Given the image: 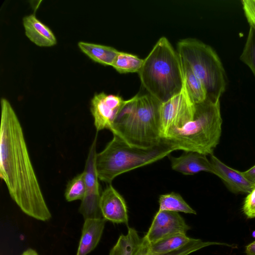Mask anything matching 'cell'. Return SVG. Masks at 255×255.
<instances>
[{
    "label": "cell",
    "mask_w": 255,
    "mask_h": 255,
    "mask_svg": "<svg viewBox=\"0 0 255 255\" xmlns=\"http://www.w3.org/2000/svg\"><path fill=\"white\" fill-rule=\"evenodd\" d=\"M0 176L11 199L26 215L51 218L30 158L23 129L10 102L0 100Z\"/></svg>",
    "instance_id": "6da1fadb"
},
{
    "label": "cell",
    "mask_w": 255,
    "mask_h": 255,
    "mask_svg": "<svg viewBox=\"0 0 255 255\" xmlns=\"http://www.w3.org/2000/svg\"><path fill=\"white\" fill-rule=\"evenodd\" d=\"M161 103L149 94L125 100L110 130L132 147L149 149L156 146L162 140Z\"/></svg>",
    "instance_id": "7a4b0ae2"
},
{
    "label": "cell",
    "mask_w": 255,
    "mask_h": 255,
    "mask_svg": "<svg viewBox=\"0 0 255 255\" xmlns=\"http://www.w3.org/2000/svg\"><path fill=\"white\" fill-rule=\"evenodd\" d=\"M138 74L148 94L161 103L179 93L184 84L180 56L165 36L157 40L143 59Z\"/></svg>",
    "instance_id": "3957f363"
},
{
    "label": "cell",
    "mask_w": 255,
    "mask_h": 255,
    "mask_svg": "<svg viewBox=\"0 0 255 255\" xmlns=\"http://www.w3.org/2000/svg\"><path fill=\"white\" fill-rule=\"evenodd\" d=\"M220 102L209 100L195 104L193 120L169 132L165 139L177 150L213 154L222 133Z\"/></svg>",
    "instance_id": "277c9868"
},
{
    "label": "cell",
    "mask_w": 255,
    "mask_h": 255,
    "mask_svg": "<svg viewBox=\"0 0 255 255\" xmlns=\"http://www.w3.org/2000/svg\"><path fill=\"white\" fill-rule=\"evenodd\" d=\"M175 150L165 139L151 148L142 149L130 146L113 135L105 148L96 153L95 168L99 179L110 184L119 175L157 161Z\"/></svg>",
    "instance_id": "5b68a950"
},
{
    "label": "cell",
    "mask_w": 255,
    "mask_h": 255,
    "mask_svg": "<svg viewBox=\"0 0 255 255\" xmlns=\"http://www.w3.org/2000/svg\"><path fill=\"white\" fill-rule=\"evenodd\" d=\"M177 51L203 84L207 99L220 101L226 90L227 76L216 51L210 45L192 38L178 41Z\"/></svg>",
    "instance_id": "8992f818"
},
{
    "label": "cell",
    "mask_w": 255,
    "mask_h": 255,
    "mask_svg": "<svg viewBox=\"0 0 255 255\" xmlns=\"http://www.w3.org/2000/svg\"><path fill=\"white\" fill-rule=\"evenodd\" d=\"M195 104L190 99L184 84L181 91L161 103L159 108L160 132L162 139L171 131L182 128L191 121Z\"/></svg>",
    "instance_id": "52a82bcc"
},
{
    "label": "cell",
    "mask_w": 255,
    "mask_h": 255,
    "mask_svg": "<svg viewBox=\"0 0 255 255\" xmlns=\"http://www.w3.org/2000/svg\"><path fill=\"white\" fill-rule=\"evenodd\" d=\"M216 245L232 247L227 244L204 242L179 234L148 244L141 243L137 255H188L203 248Z\"/></svg>",
    "instance_id": "ba28073f"
},
{
    "label": "cell",
    "mask_w": 255,
    "mask_h": 255,
    "mask_svg": "<svg viewBox=\"0 0 255 255\" xmlns=\"http://www.w3.org/2000/svg\"><path fill=\"white\" fill-rule=\"evenodd\" d=\"M97 134L91 145L83 171L85 181V194L81 201L79 211L84 219L103 218L100 209L99 179L96 172L95 159Z\"/></svg>",
    "instance_id": "9c48e42d"
},
{
    "label": "cell",
    "mask_w": 255,
    "mask_h": 255,
    "mask_svg": "<svg viewBox=\"0 0 255 255\" xmlns=\"http://www.w3.org/2000/svg\"><path fill=\"white\" fill-rule=\"evenodd\" d=\"M190 229L178 212L158 210L148 231L142 238V244L154 243L176 235H186Z\"/></svg>",
    "instance_id": "30bf717a"
},
{
    "label": "cell",
    "mask_w": 255,
    "mask_h": 255,
    "mask_svg": "<svg viewBox=\"0 0 255 255\" xmlns=\"http://www.w3.org/2000/svg\"><path fill=\"white\" fill-rule=\"evenodd\" d=\"M125 100L117 95L95 93L91 101V112L97 131L110 130Z\"/></svg>",
    "instance_id": "8fae6325"
},
{
    "label": "cell",
    "mask_w": 255,
    "mask_h": 255,
    "mask_svg": "<svg viewBox=\"0 0 255 255\" xmlns=\"http://www.w3.org/2000/svg\"><path fill=\"white\" fill-rule=\"evenodd\" d=\"M102 217L115 224H124L128 226V208L123 196L111 184L102 192L100 200Z\"/></svg>",
    "instance_id": "7c38bea8"
},
{
    "label": "cell",
    "mask_w": 255,
    "mask_h": 255,
    "mask_svg": "<svg viewBox=\"0 0 255 255\" xmlns=\"http://www.w3.org/2000/svg\"><path fill=\"white\" fill-rule=\"evenodd\" d=\"M210 161L215 170V175L220 178L231 191L235 193H249L255 186L243 172L234 169L222 162L214 154H211Z\"/></svg>",
    "instance_id": "4fadbf2b"
},
{
    "label": "cell",
    "mask_w": 255,
    "mask_h": 255,
    "mask_svg": "<svg viewBox=\"0 0 255 255\" xmlns=\"http://www.w3.org/2000/svg\"><path fill=\"white\" fill-rule=\"evenodd\" d=\"M206 156L192 151H184L178 157L168 155L172 169L183 174L193 175L201 171L215 174L214 167Z\"/></svg>",
    "instance_id": "5bb4252c"
},
{
    "label": "cell",
    "mask_w": 255,
    "mask_h": 255,
    "mask_svg": "<svg viewBox=\"0 0 255 255\" xmlns=\"http://www.w3.org/2000/svg\"><path fill=\"white\" fill-rule=\"evenodd\" d=\"M22 22L26 36L36 45L50 47L56 44V38L53 31L34 13L24 16Z\"/></svg>",
    "instance_id": "9a60e30c"
},
{
    "label": "cell",
    "mask_w": 255,
    "mask_h": 255,
    "mask_svg": "<svg viewBox=\"0 0 255 255\" xmlns=\"http://www.w3.org/2000/svg\"><path fill=\"white\" fill-rule=\"evenodd\" d=\"M106 221L103 218L84 220L76 255H87L96 248L102 237Z\"/></svg>",
    "instance_id": "2e32d148"
},
{
    "label": "cell",
    "mask_w": 255,
    "mask_h": 255,
    "mask_svg": "<svg viewBox=\"0 0 255 255\" xmlns=\"http://www.w3.org/2000/svg\"><path fill=\"white\" fill-rule=\"evenodd\" d=\"M78 45L90 59L104 65L112 66L119 52L111 46L84 41L79 42Z\"/></svg>",
    "instance_id": "e0dca14e"
},
{
    "label": "cell",
    "mask_w": 255,
    "mask_h": 255,
    "mask_svg": "<svg viewBox=\"0 0 255 255\" xmlns=\"http://www.w3.org/2000/svg\"><path fill=\"white\" fill-rule=\"evenodd\" d=\"M142 238L137 231L128 227L127 234L121 235L109 255H137L141 248Z\"/></svg>",
    "instance_id": "ac0fdd59"
},
{
    "label": "cell",
    "mask_w": 255,
    "mask_h": 255,
    "mask_svg": "<svg viewBox=\"0 0 255 255\" xmlns=\"http://www.w3.org/2000/svg\"><path fill=\"white\" fill-rule=\"evenodd\" d=\"M181 62L185 86L190 99L195 104L205 101L207 98V93L203 84L190 66L181 59Z\"/></svg>",
    "instance_id": "d6986e66"
},
{
    "label": "cell",
    "mask_w": 255,
    "mask_h": 255,
    "mask_svg": "<svg viewBox=\"0 0 255 255\" xmlns=\"http://www.w3.org/2000/svg\"><path fill=\"white\" fill-rule=\"evenodd\" d=\"M158 203L159 210L196 214V212L186 202L182 196L175 192L160 195Z\"/></svg>",
    "instance_id": "ffe728a7"
},
{
    "label": "cell",
    "mask_w": 255,
    "mask_h": 255,
    "mask_svg": "<svg viewBox=\"0 0 255 255\" xmlns=\"http://www.w3.org/2000/svg\"><path fill=\"white\" fill-rule=\"evenodd\" d=\"M143 63L137 55L119 51L112 66L120 73H138Z\"/></svg>",
    "instance_id": "44dd1931"
},
{
    "label": "cell",
    "mask_w": 255,
    "mask_h": 255,
    "mask_svg": "<svg viewBox=\"0 0 255 255\" xmlns=\"http://www.w3.org/2000/svg\"><path fill=\"white\" fill-rule=\"evenodd\" d=\"M85 194V181L83 172L74 177L67 184L65 197L68 202L82 200Z\"/></svg>",
    "instance_id": "7402d4cb"
},
{
    "label": "cell",
    "mask_w": 255,
    "mask_h": 255,
    "mask_svg": "<svg viewBox=\"0 0 255 255\" xmlns=\"http://www.w3.org/2000/svg\"><path fill=\"white\" fill-rule=\"evenodd\" d=\"M240 60L247 65L255 77V30L250 28Z\"/></svg>",
    "instance_id": "603a6c76"
},
{
    "label": "cell",
    "mask_w": 255,
    "mask_h": 255,
    "mask_svg": "<svg viewBox=\"0 0 255 255\" xmlns=\"http://www.w3.org/2000/svg\"><path fill=\"white\" fill-rule=\"evenodd\" d=\"M243 211L247 218H255V184L245 199Z\"/></svg>",
    "instance_id": "cb8c5ba5"
},
{
    "label": "cell",
    "mask_w": 255,
    "mask_h": 255,
    "mask_svg": "<svg viewBox=\"0 0 255 255\" xmlns=\"http://www.w3.org/2000/svg\"><path fill=\"white\" fill-rule=\"evenodd\" d=\"M241 2L245 15L250 27L255 30V0H243Z\"/></svg>",
    "instance_id": "d4e9b609"
},
{
    "label": "cell",
    "mask_w": 255,
    "mask_h": 255,
    "mask_svg": "<svg viewBox=\"0 0 255 255\" xmlns=\"http://www.w3.org/2000/svg\"><path fill=\"white\" fill-rule=\"evenodd\" d=\"M244 175L251 182L255 184V165L243 172Z\"/></svg>",
    "instance_id": "484cf974"
},
{
    "label": "cell",
    "mask_w": 255,
    "mask_h": 255,
    "mask_svg": "<svg viewBox=\"0 0 255 255\" xmlns=\"http://www.w3.org/2000/svg\"><path fill=\"white\" fill-rule=\"evenodd\" d=\"M245 253L247 255H255V241L246 246Z\"/></svg>",
    "instance_id": "4316f807"
},
{
    "label": "cell",
    "mask_w": 255,
    "mask_h": 255,
    "mask_svg": "<svg viewBox=\"0 0 255 255\" xmlns=\"http://www.w3.org/2000/svg\"><path fill=\"white\" fill-rule=\"evenodd\" d=\"M21 255H39L38 253L31 248L27 249L23 252Z\"/></svg>",
    "instance_id": "83f0119b"
},
{
    "label": "cell",
    "mask_w": 255,
    "mask_h": 255,
    "mask_svg": "<svg viewBox=\"0 0 255 255\" xmlns=\"http://www.w3.org/2000/svg\"><path fill=\"white\" fill-rule=\"evenodd\" d=\"M252 236L253 237L255 238V230L252 233Z\"/></svg>",
    "instance_id": "f1b7e54d"
}]
</instances>
